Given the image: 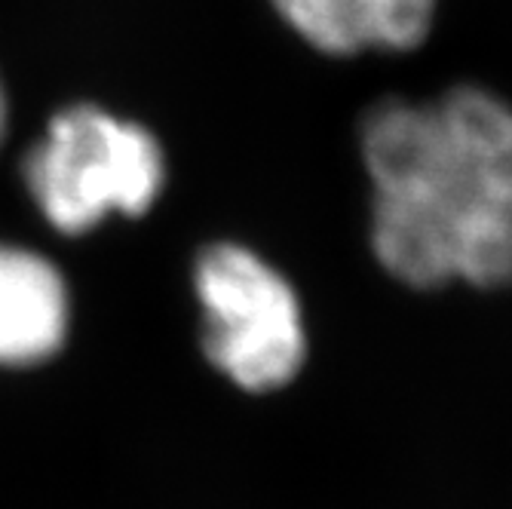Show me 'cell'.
Instances as JSON below:
<instances>
[{"mask_svg":"<svg viewBox=\"0 0 512 509\" xmlns=\"http://www.w3.org/2000/svg\"><path fill=\"white\" fill-rule=\"evenodd\" d=\"M68 289L56 264L19 246H0V365L53 359L68 338Z\"/></svg>","mask_w":512,"mask_h":509,"instance_id":"8992f818","label":"cell"},{"mask_svg":"<svg viewBox=\"0 0 512 509\" xmlns=\"http://www.w3.org/2000/svg\"><path fill=\"white\" fill-rule=\"evenodd\" d=\"M310 50L329 59L411 53L433 31L439 0H270Z\"/></svg>","mask_w":512,"mask_h":509,"instance_id":"277c9868","label":"cell"},{"mask_svg":"<svg viewBox=\"0 0 512 509\" xmlns=\"http://www.w3.org/2000/svg\"><path fill=\"white\" fill-rule=\"evenodd\" d=\"M457 197L439 191L375 194L368 240L390 280L414 292L457 283Z\"/></svg>","mask_w":512,"mask_h":509,"instance_id":"3957f363","label":"cell"},{"mask_svg":"<svg viewBox=\"0 0 512 509\" xmlns=\"http://www.w3.org/2000/svg\"><path fill=\"white\" fill-rule=\"evenodd\" d=\"M442 142L457 175L473 184L512 169V105L494 89L460 83L433 99Z\"/></svg>","mask_w":512,"mask_h":509,"instance_id":"ba28073f","label":"cell"},{"mask_svg":"<svg viewBox=\"0 0 512 509\" xmlns=\"http://www.w3.org/2000/svg\"><path fill=\"white\" fill-rule=\"evenodd\" d=\"M4 135H7V96L4 86H0V145H4Z\"/></svg>","mask_w":512,"mask_h":509,"instance_id":"9c48e42d","label":"cell"},{"mask_svg":"<svg viewBox=\"0 0 512 509\" xmlns=\"http://www.w3.org/2000/svg\"><path fill=\"white\" fill-rule=\"evenodd\" d=\"M359 157L375 194L470 188L448 157L433 102L387 99L371 105L359 123Z\"/></svg>","mask_w":512,"mask_h":509,"instance_id":"5b68a950","label":"cell"},{"mask_svg":"<svg viewBox=\"0 0 512 509\" xmlns=\"http://www.w3.org/2000/svg\"><path fill=\"white\" fill-rule=\"evenodd\" d=\"M200 344L243 393L289 387L310 356L307 316L289 276L243 243H212L197 255Z\"/></svg>","mask_w":512,"mask_h":509,"instance_id":"7a4b0ae2","label":"cell"},{"mask_svg":"<svg viewBox=\"0 0 512 509\" xmlns=\"http://www.w3.org/2000/svg\"><path fill=\"white\" fill-rule=\"evenodd\" d=\"M457 283L512 289V169L473 181L457 197Z\"/></svg>","mask_w":512,"mask_h":509,"instance_id":"52a82bcc","label":"cell"},{"mask_svg":"<svg viewBox=\"0 0 512 509\" xmlns=\"http://www.w3.org/2000/svg\"><path fill=\"white\" fill-rule=\"evenodd\" d=\"M166 184L157 135L96 105L56 114L25 157V188L43 218L68 237L108 215H145Z\"/></svg>","mask_w":512,"mask_h":509,"instance_id":"6da1fadb","label":"cell"}]
</instances>
